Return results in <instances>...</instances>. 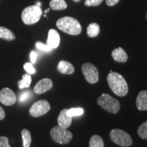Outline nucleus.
<instances>
[{"mask_svg": "<svg viewBox=\"0 0 147 147\" xmlns=\"http://www.w3.org/2000/svg\"><path fill=\"white\" fill-rule=\"evenodd\" d=\"M30 92L29 91H25L24 93H22L21 95V96H20V98H19V102H25V101H26L27 99L29 98V95H30Z\"/></svg>", "mask_w": 147, "mask_h": 147, "instance_id": "obj_28", "label": "nucleus"}, {"mask_svg": "<svg viewBox=\"0 0 147 147\" xmlns=\"http://www.w3.org/2000/svg\"><path fill=\"white\" fill-rule=\"evenodd\" d=\"M111 140L116 144L123 147L130 146L133 143L130 135L123 130L114 129L110 132Z\"/></svg>", "mask_w": 147, "mask_h": 147, "instance_id": "obj_6", "label": "nucleus"}, {"mask_svg": "<svg viewBox=\"0 0 147 147\" xmlns=\"http://www.w3.org/2000/svg\"><path fill=\"white\" fill-rule=\"evenodd\" d=\"M89 147H104V142L98 135H93L89 142Z\"/></svg>", "mask_w": 147, "mask_h": 147, "instance_id": "obj_20", "label": "nucleus"}, {"mask_svg": "<svg viewBox=\"0 0 147 147\" xmlns=\"http://www.w3.org/2000/svg\"><path fill=\"white\" fill-rule=\"evenodd\" d=\"M107 81L110 89L118 96L123 97L128 93V85L125 79L120 74L110 72L107 76Z\"/></svg>", "mask_w": 147, "mask_h": 147, "instance_id": "obj_1", "label": "nucleus"}, {"mask_svg": "<svg viewBox=\"0 0 147 147\" xmlns=\"http://www.w3.org/2000/svg\"><path fill=\"white\" fill-rule=\"evenodd\" d=\"M67 5L65 0H51L50 8L53 10H63L67 8Z\"/></svg>", "mask_w": 147, "mask_h": 147, "instance_id": "obj_16", "label": "nucleus"}, {"mask_svg": "<svg viewBox=\"0 0 147 147\" xmlns=\"http://www.w3.org/2000/svg\"><path fill=\"white\" fill-rule=\"evenodd\" d=\"M22 138L23 142V147H30L32 143V136L28 129H24L21 131Z\"/></svg>", "mask_w": 147, "mask_h": 147, "instance_id": "obj_21", "label": "nucleus"}, {"mask_svg": "<svg viewBox=\"0 0 147 147\" xmlns=\"http://www.w3.org/2000/svg\"><path fill=\"white\" fill-rule=\"evenodd\" d=\"M97 104L108 113L116 114L120 110V103L117 99L114 98L107 93H103L97 99Z\"/></svg>", "mask_w": 147, "mask_h": 147, "instance_id": "obj_4", "label": "nucleus"}, {"mask_svg": "<svg viewBox=\"0 0 147 147\" xmlns=\"http://www.w3.org/2000/svg\"><path fill=\"white\" fill-rule=\"evenodd\" d=\"M58 70L63 74H72L74 72V67L71 63L66 61H60L58 64Z\"/></svg>", "mask_w": 147, "mask_h": 147, "instance_id": "obj_14", "label": "nucleus"}, {"mask_svg": "<svg viewBox=\"0 0 147 147\" xmlns=\"http://www.w3.org/2000/svg\"><path fill=\"white\" fill-rule=\"evenodd\" d=\"M103 1V0H85L84 5L86 6H97Z\"/></svg>", "mask_w": 147, "mask_h": 147, "instance_id": "obj_26", "label": "nucleus"}, {"mask_svg": "<svg viewBox=\"0 0 147 147\" xmlns=\"http://www.w3.org/2000/svg\"><path fill=\"white\" fill-rule=\"evenodd\" d=\"M146 18H147V14H146Z\"/></svg>", "mask_w": 147, "mask_h": 147, "instance_id": "obj_35", "label": "nucleus"}, {"mask_svg": "<svg viewBox=\"0 0 147 147\" xmlns=\"http://www.w3.org/2000/svg\"><path fill=\"white\" fill-rule=\"evenodd\" d=\"M49 9H47V10H46L45 12V13H47V12H49Z\"/></svg>", "mask_w": 147, "mask_h": 147, "instance_id": "obj_33", "label": "nucleus"}, {"mask_svg": "<svg viewBox=\"0 0 147 147\" xmlns=\"http://www.w3.org/2000/svg\"><path fill=\"white\" fill-rule=\"evenodd\" d=\"M74 1H76V2H78V1H80V0H74Z\"/></svg>", "mask_w": 147, "mask_h": 147, "instance_id": "obj_34", "label": "nucleus"}, {"mask_svg": "<svg viewBox=\"0 0 147 147\" xmlns=\"http://www.w3.org/2000/svg\"><path fill=\"white\" fill-rule=\"evenodd\" d=\"M36 47L38 50H40L43 52H50L53 50L49 45L42 43L41 42H37L36 43Z\"/></svg>", "mask_w": 147, "mask_h": 147, "instance_id": "obj_24", "label": "nucleus"}, {"mask_svg": "<svg viewBox=\"0 0 147 147\" xmlns=\"http://www.w3.org/2000/svg\"><path fill=\"white\" fill-rule=\"evenodd\" d=\"M60 44V36L55 29H50L48 35L47 45L52 49H57Z\"/></svg>", "mask_w": 147, "mask_h": 147, "instance_id": "obj_11", "label": "nucleus"}, {"mask_svg": "<svg viewBox=\"0 0 147 147\" xmlns=\"http://www.w3.org/2000/svg\"><path fill=\"white\" fill-rule=\"evenodd\" d=\"M57 27L61 31L69 35L76 36L82 32V27L76 19L69 16L61 18L57 22Z\"/></svg>", "mask_w": 147, "mask_h": 147, "instance_id": "obj_2", "label": "nucleus"}, {"mask_svg": "<svg viewBox=\"0 0 147 147\" xmlns=\"http://www.w3.org/2000/svg\"><path fill=\"white\" fill-rule=\"evenodd\" d=\"M5 117V113L4 110L0 106V120H3Z\"/></svg>", "mask_w": 147, "mask_h": 147, "instance_id": "obj_31", "label": "nucleus"}, {"mask_svg": "<svg viewBox=\"0 0 147 147\" xmlns=\"http://www.w3.org/2000/svg\"><path fill=\"white\" fill-rule=\"evenodd\" d=\"M53 81L50 78H43L37 82L34 88V91L36 94H42L49 91L53 87Z\"/></svg>", "mask_w": 147, "mask_h": 147, "instance_id": "obj_10", "label": "nucleus"}, {"mask_svg": "<svg viewBox=\"0 0 147 147\" xmlns=\"http://www.w3.org/2000/svg\"><path fill=\"white\" fill-rule=\"evenodd\" d=\"M120 0H106V3L108 6H113L115 5Z\"/></svg>", "mask_w": 147, "mask_h": 147, "instance_id": "obj_30", "label": "nucleus"}, {"mask_svg": "<svg viewBox=\"0 0 147 147\" xmlns=\"http://www.w3.org/2000/svg\"><path fill=\"white\" fill-rule=\"evenodd\" d=\"M83 113L84 110L81 108H73L67 110V115L70 117H78V116L83 115Z\"/></svg>", "mask_w": 147, "mask_h": 147, "instance_id": "obj_23", "label": "nucleus"}, {"mask_svg": "<svg viewBox=\"0 0 147 147\" xmlns=\"http://www.w3.org/2000/svg\"><path fill=\"white\" fill-rule=\"evenodd\" d=\"M36 5H38V6L40 7V6H41V5H42V3H41V2H40V1H37Z\"/></svg>", "mask_w": 147, "mask_h": 147, "instance_id": "obj_32", "label": "nucleus"}, {"mask_svg": "<svg viewBox=\"0 0 147 147\" xmlns=\"http://www.w3.org/2000/svg\"><path fill=\"white\" fill-rule=\"evenodd\" d=\"M82 71L88 82L95 84L99 80L98 69L94 65L89 63H86L82 66Z\"/></svg>", "mask_w": 147, "mask_h": 147, "instance_id": "obj_7", "label": "nucleus"}, {"mask_svg": "<svg viewBox=\"0 0 147 147\" xmlns=\"http://www.w3.org/2000/svg\"><path fill=\"white\" fill-rule=\"evenodd\" d=\"M136 106L139 110H147V91H142L138 93Z\"/></svg>", "mask_w": 147, "mask_h": 147, "instance_id": "obj_15", "label": "nucleus"}, {"mask_svg": "<svg viewBox=\"0 0 147 147\" xmlns=\"http://www.w3.org/2000/svg\"><path fill=\"white\" fill-rule=\"evenodd\" d=\"M100 32V26L97 23H91L87 27V35L90 38H95L98 36Z\"/></svg>", "mask_w": 147, "mask_h": 147, "instance_id": "obj_18", "label": "nucleus"}, {"mask_svg": "<svg viewBox=\"0 0 147 147\" xmlns=\"http://www.w3.org/2000/svg\"><path fill=\"white\" fill-rule=\"evenodd\" d=\"M42 14V10L37 5L27 7L22 12V21L25 25H33L39 21Z\"/></svg>", "mask_w": 147, "mask_h": 147, "instance_id": "obj_3", "label": "nucleus"}, {"mask_svg": "<svg viewBox=\"0 0 147 147\" xmlns=\"http://www.w3.org/2000/svg\"><path fill=\"white\" fill-rule=\"evenodd\" d=\"M51 136L53 140L58 144H67L72 139L73 135L67 129L60 126H55L51 130Z\"/></svg>", "mask_w": 147, "mask_h": 147, "instance_id": "obj_5", "label": "nucleus"}, {"mask_svg": "<svg viewBox=\"0 0 147 147\" xmlns=\"http://www.w3.org/2000/svg\"><path fill=\"white\" fill-rule=\"evenodd\" d=\"M16 101L15 93L9 88H3L0 91V102L5 106L13 105Z\"/></svg>", "mask_w": 147, "mask_h": 147, "instance_id": "obj_9", "label": "nucleus"}, {"mask_svg": "<svg viewBox=\"0 0 147 147\" xmlns=\"http://www.w3.org/2000/svg\"><path fill=\"white\" fill-rule=\"evenodd\" d=\"M24 69L27 71V74H34L36 73V69L33 66V64L32 63H25L23 65Z\"/></svg>", "mask_w": 147, "mask_h": 147, "instance_id": "obj_25", "label": "nucleus"}, {"mask_svg": "<svg viewBox=\"0 0 147 147\" xmlns=\"http://www.w3.org/2000/svg\"><path fill=\"white\" fill-rule=\"evenodd\" d=\"M0 147H11L9 144L8 138L5 136L0 137Z\"/></svg>", "mask_w": 147, "mask_h": 147, "instance_id": "obj_27", "label": "nucleus"}, {"mask_svg": "<svg viewBox=\"0 0 147 147\" xmlns=\"http://www.w3.org/2000/svg\"><path fill=\"white\" fill-rule=\"evenodd\" d=\"M37 57H38V55L37 53L35 52V51H32L30 53V59L31 61H32V63H35L36 62Z\"/></svg>", "mask_w": 147, "mask_h": 147, "instance_id": "obj_29", "label": "nucleus"}, {"mask_svg": "<svg viewBox=\"0 0 147 147\" xmlns=\"http://www.w3.org/2000/svg\"><path fill=\"white\" fill-rule=\"evenodd\" d=\"M112 57L114 60L119 63H125L128 59L127 54L121 47L114 49L112 52Z\"/></svg>", "mask_w": 147, "mask_h": 147, "instance_id": "obj_13", "label": "nucleus"}, {"mask_svg": "<svg viewBox=\"0 0 147 147\" xmlns=\"http://www.w3.org/2000/svg\"><path fill=\"white\" fill-rule=\"evenodd\" d=\"M138 134L142 139H147V121L143 123L138 129Z\"/></svg>", "mask_w": 147, "mask_h": 147, "instance_id": "obj_22", "label": "nucleus"}, {"mask_svg": "<svg viewBox=\"0 0 147 147\" xmlns=\"http://www.w3.org/2000/svg\"><path fill=\"white\" fill-rule=\"evenodd\" d=\"M32 82V77L29 74H25L23 76V78L21 80L18 82V88L20 89H23L24 88H29Z\"/></svg>", "mask_w": 147, "mask_h": 147, "instance_id": "obj_19", "label": "nucleus"}, {"mask_svg": "<svg viewBox=\"0 0 147 147\" xmlns=\"http://www.w3.org/2000/svg\"><path fill=\"white\" fill-rule=\"evenodd\" d=\"M0 38L1 39L12 41L15 40L16 37L12 31L3 27H0Z\"/></svg>", "mask_w": 147, "mask_h": 147, "instance_id": "obj_17", "label": "nucleus"}, {"mask_svg": "<svg viewBox=\"0 0 147 147\" xmlns=\"http://www.w3.org/2000/svg\"><path fill=\"white\" fill-rule=\"evenodd\" d=\"M67 109L62 110L60 112L57 119L59 126L65 129H67L71 125V121H72V117H70L67 115Z\"/></svg>", "mask_w": 147, "mask_h": 147, "instance_id": "obj_12", "label": "nucleus"}, {"mask_svg": "<svg viewBox=\"0 0 147 147\" xmlns=\"http://www.w3.org/2000/svg\"><path fill=\"white\" fill-rule=\"evenodd\" d=\"M51 109V105L47 100H39L32 106L29 113L34 117H38L47 114Z\"/></svg>", "mask_w": 147, "mask_h": 147, "instance_id": "obj_8", "label": "nucleus"}]
</instances>
